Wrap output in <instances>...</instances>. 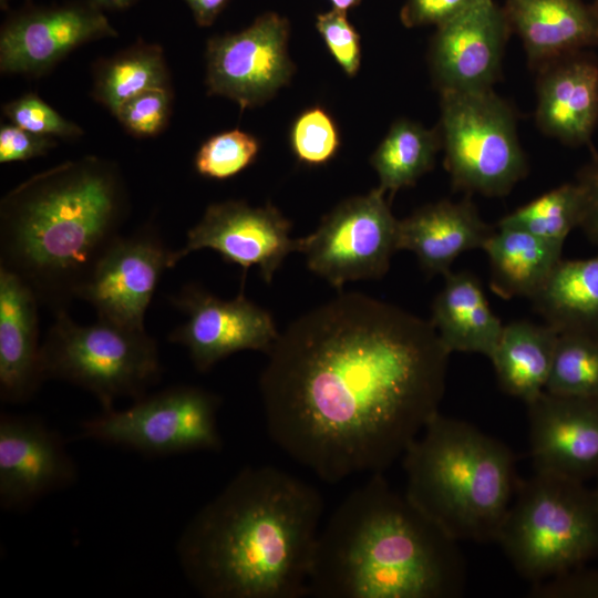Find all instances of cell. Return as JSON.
Wrapping results in <instances>:
<instances>
[{"label": "cell", "instance_id": "cell-36", "mask_svg": "<svg viewBox=\"0 0 598 598\" xmlns=\"http://www.w3.org/2000/svg\"><path fill=\"white\" fill-rule=\"evenodd\" d=\"M533 598H598V568L584 566L533 584Z\"/></svg>", "mask_w": 598, "mask_h": 598}, {"label": "cell", "instance_id": "cell-27", "mask_svg": "<svg viewBox=\"0 0 598 598\" xmlns=\"http://www.w3.org/2000/svg\"><path fill=\"white\" fill-rule=\"evenodd\" d=\"M442 148L439 128H426L408 118L395 121L370 158L379 188L394 195L414 185L435 164Z\"/></svg>", "mask_w": 598, "mask_h": 598}, {"label": "cell", "instance_id": "cell-21", "mask_svg": "<svg viewBox=\"0 0 598 598\" xmlns=\"http://www.w3.org/2000/svg\"><path fill=\"white\" fill-rule=\"evenodd\" d=\"M39 299L16 274L0 266V398L30 400L44 381L39 343Z\"/></svg>", "mask_w": 598, "mask_h": 598}, {"label": "cell", "instance_id": "cell-41", "mask_svg": "<svg viewBox=\"0 0 598 598\" xmlns=\"http://www.w3.org/2000/svg\"><path fill=\"white\" fill-rule=\"evenodd\" d=\"M102 9H126L134 4L137 0H91Z\"/></svg>", "mask_w": 598, "mask_h": 598}, {"label": "cell", "instance_id": "cell-25", "mask_svg": "<svg viewBox=\"0 0 598 598\" xmlns=\"http://www.w3.org/2000/svg\"><path fill=\"white\" fill-rule=\"evenodd\" d=\"M529 300L558 333L598 338V255L561 259Z\"/></svg>", "mask_w": 598, "mask_h": 598}, {"label": "cell", "instance_id": "cell-43", "mask_svg": "<svg viewBox=\"0 0 598 598\" xmlns=\"http://www.w3.org/2000/svg\"><path fill=\"white\" fill-rule=\"evenodd\" d=\"M2 9H7L8 0H0Z\"/></svg>", "mask_w": 598, "mask_h": 598}, {"label": "cell", "instance_id": "cell-20", "mask_svg": "<svg viewBox=\"0 0 598 598\" xmlns=\"http://www.w3.org/2000/svg\"><path fill=\"white\" fill-rule=\"evenodd\" d=\"M494 230L468 195L458 202L442 199L399 220L398 249L412 251L427 276L444 277L462 254L483 249Z\"/></svg>", "mask_w": 598, "mask_h": 598}, {"label": "cell", "instance_id": "cell-24", "mask_svg": "<svg viewBox=\"0 0 598 598\" xmlns=\"http://www.w3.org/2000/svg\"><path fill=\"white\" fill-rule=\"evenodd\" d=\"M483 250L489 261L491 289L503 299H530L563 259V247L502 225H496Z\"/></svg>", "mask_w": 598, "mask_h": 598}, {"label": "cell", "instance_id": "cell-34", "mask_svg": "<svg viewBox=\"0 0 598 598\" xmlns=\"http://www.w3.org/2000/svg\"><path fill=\"white\" fill-rule=\"evenodd\" d=\"M171 103V89H153L125 102L115 116L131 134L153 136L166 126Z\"/></svg>", "mask_w": 598, "mask_h": 598}, {"label": "cell", "instance_id": "cell-44", "mask_svg": "<svg viewBox=\"0 0 598 598\" xmlns=\"http://www.w3.org/2000/svg\"><path fill=\"white\" fill-rule=\"evenodd\" d=\"M595 491H596V493H597V495H598V477H597V485H596V487H595Z\"/></svg>", "mask_w": 598, "mask_h": 598}, {"label": "cell", "instance_id": "cell-15", "mask_svg": "<svg viewBox=\"0 0 598 598\" xmlns=\"http://www.w3.org/2000/svg\"><path fill=\"white\" fill-rule=\"evenodd\" d=\"M171 251L150 224L120 236L96 264L79 298L93 306L97 319L145 329V312L168 269Z\"/></svg>", "mask_w": 598, "mask_h": 598}, {"label": "cell", "instance_id": "cell-11", "mask_svg": "<svg viewBox=\"0 0 598 598\" xmlns=\"http://www.w3.org/2000/svg\"><path fill=\"white\" fill-rule=\"evenodd\" d=\"M289 33L286 18L266 12L240 32L210 38L208 93L230 99L240 110L270 100L295 72L288 54Z\"/></svg>", "mask_w": 598, "mask_h": 598}, {"label": "cell", "instance_id": "cell-7", "mask_svg": "<svg viewBox=\"0 0 598 598\" xmlns=\"http://www.w3.org/2000/svg\"><path fill=\"white\" fill-rule=\"evenodd\" d=\"M44 380L69 382L93 394L103 411L114 409L118 398L134 400L161 377L156 341L145 329L97 319L79 324L66 310L55 320L41 343Z\"/></svg>", "mask_w": 598, "mask_h": 598}, {"label": "cell", "instance_id": "cell-5", "mask_svg": "<svg viewBox=\"0 0 598 598\" xmlns=\"http://www.w3.org/2000/svg\"><path fill=\"white\" fill-rule=\"evenodd\" d=\"M402 457L417 508L457 542H496L519 481L503 442L437 413Z\"/></svg>", "mask_w": 598, "mask_h": 598}, {"label": "cell", "instance_id": "cell-4", "mask_svg": "<svg viewBox=\"0 0 598 598\" xmlns=\"http://www.w3.org/2000/svg\"><path fill=\"white\" fill-rule=\"evenodd\" d=\"M128 197L118 167L96 156L64 162L0 203V266L54 313L66 310L121 236Z\"/></svg>", "mask_w": 598, "mask_h": 598}, {"label": "cell", "instance_id": "cell-39", "mask_svg": "<svg viewBox=\"0 0 598 598\" xmlns=\"http://www.w3.org/2000/svg\"><path fill=\"white\" fill-rule=\"evenodd\" d=\"M576 182L584 195V214L579 228L598 246V156L578 172Z\"/></svg>", "mask_w": 598, "mask_h": 598}, {"label": "cell", "instance_id": "cell-10", "mask_svg": "<svg viewBox=\"0 0 598 598\" xmlns=\"http://www.w3.org/2000/svg\"><path fill=\"white\" fill-rule=\"evenodd\" d=\"M396 219L379 187L339 204L310 235L297 239L308 268L340 289L344 283L380 279L398 251Z\"/></svg>", "mask_w": 598, "mask_h": 598}, {"label": "cell", "instance_id": "cell-33", "mask_svg": "<svg viewBox=\"0 0 598 598\" xmlns=\"http://www.w3.org/2000/svg\"><path fill=\"white\" fill-rule=\"evenodd\" d=\"M2 111L12 124L35 134L63 138L83 134L79 125L61 116L34 93L7 103Z\"/></svg>", "mask_w": 598, "mask_h": 598}, {"label": "cell", "instance_id": "cell-8", "mask_svg": "<svg viewBox=\"0 0 598 598\" xmlns=\"http://www.w3.org/2000/svg\"><path fill=\"white\" fill-rule=\"evenodd\" d=\"M437 128L454 189L498 197L526 176L515 113L493 89L441 93Z\"/></svg>", "mask_w": 598, "mask_h": 598}, {"label": "cell", "instance_id": "cell-26", "mask_svg": "<svg viewBox=\"0 0 598 598\" xmlns=\"http://www.w3.org/2000/svg\"><path fill=\"white\" fill-rule=\"evenodd\" d=\"M558 336L547 323L516 320L505 324L489 358L501 389L526 404L544 392Z\"/></svg>", "mask_w": 598, "mask_h": 598}, {"label": "cell", "instance_id": "cell-12", "mask_svg": "<svg viewBox=\"0 0 598 598\" xmlns=\"http://www.w3.org/2000/svg\"><path fill=\"white\" fill-rule=\"evenodd\" d=\"M291 223L272 205L251 207L243 200H226L207 207L200 220L188 230L186 243L172 250L168 268L193 251L209 248L224 260L237 264L243 280L257 266L269 283L285 258L297 251V239L290 238Z\"/></svg>", "mask_w": 598, "mask_h": 598}, {"label": "cell", "instance_id": "cell-37", "mask_svg": "<svg viewBox=\"0 0 598 598\" xmlns=\"http://www.w3.org/2000/svg\"><path fill=\"white\" fill-rule=\"evenodd\" d=\"M486 0H405L400 18L406 28L440 25Z\"/></svg>", "mask_w": 598, "mask_h": 598}, {"label": "cell", "instance_id": "cell-45", "mask_svg": "<svg viewBox=\"0 0 598 598\" xmlns=\"http://www.w3.org/2000/svg\"><path fill=\"white\" fill-rule=\"evenodd\" d=\"M594 6L596 7V9H597V11H598V0H595Z\"/></svg>", "mask_w": 598, "mask_h": 598}, {"label": "cell", "instance_id": "cell-14", "mask_svg": "<svg viewBox=\"0 0 598 598\" xmlns=\"http://www.w3.org/2000/svg\"><path fill=\"white\" fill-rule=\"evenodd\" d=\"M113 37L117 31L91 0L29 7L11 14L1 28L0 69L40 75L75 48Z\"/></svg>", "mask_w": 598, "mask_h": 598}, {"label": "cell", "instance_id": "cell-31", "mask_svg": "<svg viewBox=\"0 0 598 598\" xmlns=\"http://www.w3.org/2000/svg\"><path fill=\"white\" fill-rule=\"evenodd\" d=\"M259 148L258 140L247 132H223L203 143L195 156V168L204 177L227 179L251 165Z\"/></svg>", "mask_w": 598, "mask_h": 598}, {"label": "cell", "instance_id": "cell-13", "mask_svg": "<svg viewBox=\"0 0 598 598\" xmlns=\"http://www.w3.org/2000/svg\"><path fill=\"white\" fill-rule=\"evenodd\" d=\"M171 300L187 319L168 334V340L187 349L199 372L243 350L267 354L279 337L271 315L248 300L243 289L236 298L223 300L188 285Z\"/></svg>", "mask_w": 598, "mask_h": 598}, {"label": "cell", "instance_id": "cell-42", "mask_svg": "<svg viewBox=\"0 0 598 598\" xmlns=\"http://www.w3.org/2000/svg\"><path fill=\"white\" fill-rule=\"evenodd\" d=\"M362 0H330L333 9L347 12L349 9L360 4Z\"/></svg>", "mask_w": 598, "mask_h": 598}, {"label": "cell", "instance_id": "cell-32", "mask_svg": "<svg viewBox=\"0 0 598 598\" xmlns=\"http://www.w3.org/2000/svg\"><path fill=\"white\" fill-rule=\"evenodd\" d=\"M290 147L297 159L308 166L329 163L340 148V134L332 116L322 107L301 112L289 134Z\"/></svg>", "mask_w": 598, "mask_h": 598}, {"label": "cell", "instance_id": "cell-18", "mask_svg": "<svg viewBox=\"0 0 598 598\" xmlns=\"http://www.w3.org/2000/svg\"><path fill=\"white\" fill-rule=\"evenodd\" d=\"M535 472L579 482L598 477V396L542 392L526 404Z\"/></svg>", "mask_w": 598, "mask_h": 598}, {"label": "cell", "instance_id": "cell-17", "mask_svg": "<svg viewBox=\"0 0 598 598\" xmlns=\"http://www.w3.org/2000/svg\"><path fill=\"white\" fill-rule=\"evenodd\" d=\"M511 32L504 9L494 0L437 25L429 62L440 93L492 89Z\"/></svg>", "mask_w": 598, "mask_h": 598}, {"label": "cell", "instance_id": "cell-9", "mask_svg": "<svg viewBox=\"0 0 598 598\" xmlns=\"http://www.w3.org/2000/svg\"><path fill=\"white\" fill-rule=\"evenodd\" d=\"M220 398L192 385L165 389L135 400L121 411H103L81 425V437L124 446L145 455L218 452L223 440L217 413Z\"/></svg>", "mask_w": 598, "mask_h": 598}, {"label": "cell", "instance_id": "cell-3", "mask_svg": "<svg viewBox=\"0 0 598 598\" xmlns=\"http://www.w3.org/2000/svg\"><path fill=\"white\" fill-rule=\"evenodd\" d=\"M457 540L395 492L383 473L352 491L319 532L309 595L454 598L466 570Z\"/></svg>", "mask_w": 598, "mask_h": 598}, {"label": "cell", "instance_id": "cell-29", "mask_svg": "<svg viewBox=\"0 0 598 598\" xmlns=\"http://www.w3.org/2000/svg\"><path fill=\"white\" fill-rule=\"evenodd\" d=\"M584 195L579 184L565 183L504 216L497 225L523 229L564 247L570 231L579 228Z\"/></svg>", "mask_w": 598, "mask_h": 598}, {"label": "cell", "instance_id": "cell-38", "mask_svg": "<svg viewBox=\"0 0 598 598\" xmlns=\"http://www.w3.org/2000/svg\"><path fill=\"white\" fill-rule=\"evenodd\" d=\"M56 145L52 136L29 132L14 124L0 127V162L27 161L47 154Z\"/></svg>", "mask_w": 598, "mask_h": 598}, {"label": "cell", "instance_id": "cell-22", "mask_svg": "<svg viewBox=\"0 0 598 598\" xmlns=\"http://www.w3.org/2000/svg\"><path fill=\"white\" fill-rule=\"evenodd\" d=\"M503 9L533 68L598 44V11L582 0H506Z\"/></svg>", "mask_w": 598, "mask_h": 598}, {"label": "cell", "instance_id": "cell-35", "mask_svg": "<svg viewBox=\"0 0 598 598\" xmlns=\"http://www.w3.org/2000/svg\"><path fill=\"white\" fill-rule=\"evenodd\" d=\"M316 28L330 54L348 76H354L361 64L360 35L347 18V12L332 9L319 13Z\"/></svg>", "mask_w": 598, "mask_h": 598}, {"label": "cell", "instance_id": "cell-19", "mask_svg": "<svg viewBox=\"0 0 598 598\" xmlns=\"http://www.w3.org/2000/svg\"><path fill=\"white\" fill-rule=\"evenodd\" d=\"M536 123L569 146L590 142L598 123V62L578 51L538 69Z\"/></svg>", "mask_w": 598, "mask_h": 598}, {"label": "cell", "instance_id": "cell-2", "mask_svg": "<svg viewBox=\"0 0 598 598\" xmlns=\"http://www.w3.org/2000/svg\"><path fill=\"white\" fill-rule=\"evenodd\" d=\"M322 511L320 493L298 477L245 467L185 526L181 568L206 598L309 596Z\"/></svg>", "mask_w": 598, "mask_h": 598}, {"label": "cell", "instance_id": "cell-1", "mask_svg": "<svg viewBox=\"0 0 598 598\" xmlns=\"http://www.w3.org/2000/svg\"><path fill=\"white\" fill-rule=\"evenodd\" d=\"M450 354L429 320L339 295L292 321L267 353V432L322 481L383 473L440 413Z\"/></svg>", "mask_w": 598, "mask_h": 598}, {"label": "cell", "instance_id": "cell-16", "mask_svg": "<svg viewBox=\"0 0 598 598\" xmlns=\"http://www.w3.org/2000/svg\"><path fill=\"white\" fill-rule=\"evenodd\" d=\"M78 466L60 434L39 417L0 416V505L22 511L78 480Z\"/></svg>", "mask_w": 598, "mask_h": 598}, {"label": "cell", "instance_id": "cell-28", "mask_svg": "<svg viewBox=\"0 0 598 598\" xmlns=\"http://www.w3.org/2000/svg\"><path fill=\"white\" fill-rule=\"evenodd\" d=\"M153 89H171L159 45L136 42L96 68L93 96L114 115L132 97Z\"/></svg>", "mask_w": 598, "mask_h": 598}, {"label": "cell", "instance_id": "cell-23", "mask_svg": "<svg viewBox=\"0 0 598 598\" xmlns=\"http://www.w3.org/2000/svg\"><path fill=\"white\" fill-rule=\"evenodd\" d=\"M445 349L492 357L504 324L493 312L480 279L471 271H450L435 296L431 318Z\"/></svg>", "mask_w": 598, "mask_h": 598}, {"label": "cell", "instance_id": "cell-30", "mask_svg": "<svg viewBox=\"0 0 598 598\" xmlns=\"http://www.w3.org/2000/svg\"><path fill=\"white\" fill-rule=\"evenodd\" d=\"M545 391L569 396H598V338L559 333Z\"/></svg>", "mask_w": 598, "mask_h": 598}, {"label": "cell", "instance_id": "cell-40", "mask_svg": "<svg viewBox=\"0 0 598 598\" xmlns=\"http://www.w3.org/2000/svg\"><path fill=\"white\" fill-rule=\"evenodd\" d=\"M189 7L196 23L209 27L224 10L229 0H184Z\"/></svg>", "mask_w": 598, "mask_h": 598}, {"label": "cell", "instance_id": "cell-6", "mask_svg": "<svg viewBox=\"0 0 598 598\" xmlns=\"http://www.w3.org/2000/svg\"><path fill=\"white\" fill-rule=\"evenodd\" d=\"M496 542L533 584L598 558V495L584 482L535 472L519 480Z\"/></svg>", "mask_w": 598, "mask_h": 598}]
</instances>
